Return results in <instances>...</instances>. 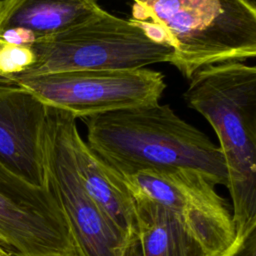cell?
I'll return each instance as SVG.
<instances>
[{
  "mask_svg": "<svg viewBox=\"0 0 256 256\" xmlns=\"http://www.w3.org/2000/svg\"><path fill=\"white\" fill-rule=\"evenodd\" d=\"M83 120L88 146L123 176L188 169L202 173L215 185H227L219 147L167 104L121 109Z\"/></svg>",
  "mask_w": 256,
  "mask_h": 256,
  "instance_id": "obj_1",
  "label": "cell"
},
{
  "mask_svg": "<svg viewBox=\"0 0 256 256\" xmlns=\"http://www.w3.org/2000/svg\"><path fill=\"white\" fill-rule=\"evenodd\" d=\"M184 100L218 137L235 240H241L256 229V68L240 61L201 68L190 78Z\"/></svg>",
  "mask_w": 256,
  "mask_h": 256,
  "instance_id": "obj_2",
  "label": "cell"
},
{
  "mask_svg": "<svg viewBox=\"0 0 256 256\" xmlns=\"http://www.w3.org/2000/svg\"><path fill=\"white\" fill-rule=\"evenodd\" d=\"M132 19L171 46L169 63L187 79L256 55V7L249 0H152L133 6Z\"/></svg>",
  "mask_w": 256,
  "mask_h": 256,
  "instance_id": "obj_3",
  "label": "cell"
},
{
  "mask_svg": "<svg viewBox=\"0 0 256 256\" xmlns=\"http://www.w3.org/2000/svg\"><path fill=\"white\" fill-rule=\"evenodd\" d=\"M34 62L16 75L35 76L70 70H131L169 62L172 48L144 26L100 8L84 22L38 38L30 46Z\"/></svg>",
  "mask_w": 256,
  "mask_h": 256,
  "instance_id": "obj_4",
  "label": "cell"
},
{
  "mask_svg": "<svg viewBox=\"0 0 256 256\" xmlns=\"http://www.w3.org/2000/svg\"><path fill=\"white\" fill-rule=\"evenodd\" d=\"M75 123L69 112L48 107L42 136L44 184L64 214L79 256H123L129 240L88 195L77 176L70 147V130Z\"/></svg>",
  "mask_w": 256,
  "mask_h": 256,
  "instance_id": "obj_5",
  "label": "cell"
},
{
  "mask_svg": "<svg viewBox=\"0 0 256 256\" xmlns=\"http://www.w3.org/2000/svg\"><path fill=\"white\" fill-rule=\"evenodd\" d=\"M48 107L77 118L159 102L163 74L150 69L70 70L35 76L6 77Z\"/></svg>",
  "mask_w": 256,
  "mask_h": 256,
  "instance_id": "obj_6",
  "label": "cell"
},
{
  "mask_svg": "<svg viewBox=\"0 0 256 256\" xmlns=\"http://www.w3.org/2000/svg\"><path fill=\"white\" fill-rule=\"evenodd\" d=\"M123 178L134 197L171 211L209 256H223L232 247L236 237L232 212L216 185L202 173L141 171Z\"/></svg>",
  "mask_w": 256,
  "mask_h": 256,
  "instance_id": "obj_7",
  "label": "cell"
},
{
  "mask_svg": "<svg viewBox=\"0 0 256 256\" xmlns=\"http://www.w3.org/2000/svg\"><path fill=\"white\" fill-rule=\"evenodd\" d=\"M0 246L10 256H79L51 190L0 161Z\"/></svg>",
  "mask_w": 256,
  "mask_h": 256,
  "instance_id": "obj_8",
  "label": "cell"
},
{
  "mask_svg": "<svg viewBox=\"0 0 256 256\" xmlns=\"http://www.w3.org/2000/svg\"><path fill=\"white\" fill-rule=\"evenodd\" d=\"M48 107L17 83L0 77V161L43 186L42 136Z\"/></svg>",
  "mask_w": 256,
  "mask_h": 256,
  "instance_id": "obj_9",
  "label": "cell"
},
{
  "mask_svg": "<svg viewBox=\"0 0 256 256\" xmlns=\"http://www.w3.org/2000/svg\"><path fill=\"white\" fill-rule=\"evenodd\" d=\"M70 147L83 188L130 241L136 236L135 203L123 176L92 151L80 136L76 123L70 130Z\"/></svg>",
  "mask_w": 256,
  "mask_h": 256,
  "instance_id": "obj_10",
  "label": "cell"
},
{
  "mask_svg": "<svg viewBox=\"0 0 256 256\" xmlns=\"http://www.w3.org/2000/svg\"><path fill=\"white\" fill-rule=\"evenodd\" d=\"M101 7L97 0H0V32L22 28L35 38L74 27Z\"/></svg>",
  "mask_w": 256,
  "mask_h": 256,
  "instance_id": "obj_11",
  "label": "cell"
},
{
  "mask_svg": "<svg viewBox=\"0 0 256 256\" xmlns=\"http://www.w3.org/2000/svg\"><path fill=\"white\" fill-rule=\"evenodd\" d=\"M133 198L141 256H209L171 211L145 198Z\"/></svg>",
  "mask_w": 256,
  "mask_h": 256,
  "instance_id": "obj_12",
  "label": "cell"
},
{
  "mask_svg": "<svg viewBox=\"0 0 256 256\" xmlns=\"http://www.w3.org/2000/svg\"><path fill=\"white\" fill-rule=\"evenodd\" d=\"M34 58L31 47L5 43L0 48V77L22 73L33 64Z\"/></svg>",
  "mask_w": 256,
  "mask_h": 256,
  "instance_id": "obj_13",
  "label": "cell"
},
{
  "mask_svg": "<svg viewBox=\"0 0 256 256\" xmlns=\"http://www.w3.org/2000/svg\"><path fill=\"white\" fill-rule=\"evenodd\" d=\"M223 256H256V229L241 240H234L232 247Z\"/></svg>",
  "mask_w": 256,
  "mask_h": 256,
  "instance_id": "obj_14",
  "label": "cell"
},
{
  "mask_svg": "<svg viewBox=\"0 0 256 256\" xmlns=\"http://www.w3.org/2000/svg\"><path fill=\"white\" fill-rule=\"evenodd\" d=\"M0 37L8 44L30 47L36 40L33 33L22 28H9L0 32Z\"/></svg>",
  "mask_w": 256,
  "mask_h": 256,
  "instance_id": "obj_15",
  "label": "cell"
},
{
  "mask_svg": "<svg viewBox=\"0 0 256 256\" xmlns=\"http://www.w3.org/2000/svg\"><path fill=\"white\" fill-rule=\"evenodd\" d=\"M123 256H141V251H140V246H139L137 235L130 239V241L124 251Z\"/></svg>",
  "mask_w": 256,
  "mask_h": 256,
  "instance_id": "obj_16",
  "label": "cell"
},
{
  "mask_svg": "<svg viewBox=\"0 0 256 256\" xmlns=\"http://www.w3.org/2000/svg\"><path fill=\"white\" fill-rule=\"evenodd\" d=\"M134 2V5L133 6H138V5H142L144 3H147V2H150L152 0H132Z\"/></svg>",
  "mask_w": 256,
  "mask_h": 256,
  "instance_id": "obj_17",
  "label": "cell"
},
{
  "mask_svg": "<svg viewBox=\"0 0 256 256\" xmlns=\"http://www.w3.org/2000/svg\"><path fill=\"white\" fill-rule=\"evenodd\" d=\"M0 256H10V255L0 246Z\"/></svg>",
  "mask_w": 256,
  "mask_h": 256,
  "instance_id": "obj_18",
  "label": "cell"
},
{
  "mask_svg": "<svg viewBox=\"0 0 256 256\" xmlns=\"http://www.w3.org/2000/svg\"><path fill=\"white\" fill-rule=\"evenodd\" d=\"M5 43H6V42H5V41H4V40H3V39L0 37V48H1V47H2V46L5 44Z\"/></svg>",
  "mask_w": 256,
  "mask_h": 256,
  "instance_id": "obj_19",
  "label": "cell"
}]
</instances>
